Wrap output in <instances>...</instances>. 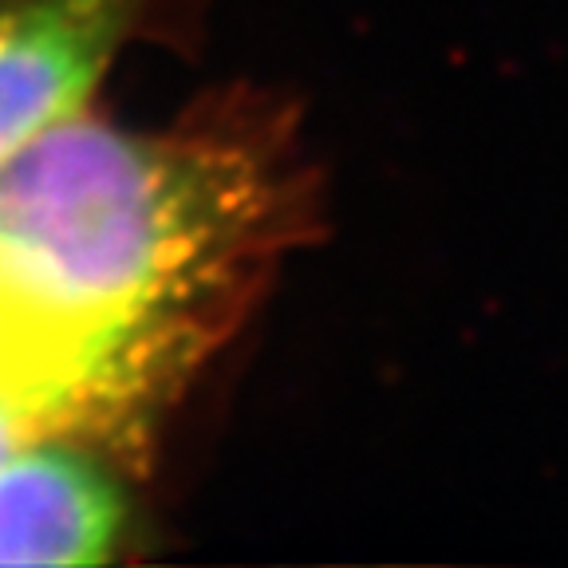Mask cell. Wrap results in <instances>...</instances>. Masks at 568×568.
Instances as JSON below:
<instances>
[{"label": "cell", "mask_w": 568, "mask_h": 568, "mask_svg": "<svg viewBox=\"0 0 568 568\" xmlns=\"http://www.w3.org/2000/svg\"><path fill=\"white\" fill-rule=\"evenodd\" d=\"M284 233L241 146L63 123L0 159V301L36 423H119L225 332Z\"/></svg>", "instance_id": "obj_1"}, {"label": "cell", "mask_w": 568, "mask_h": 568, "mask_svg": "<svg viewBox=\"0 0 568 568\" xmlns=\"http://www.w3.org/2000/svg\"><path fill=\"white\" fill-rule=\"evenodd\" d=\"M142 0H28L0 12V159L80 111Z\"/></svg>", "instance_id": "obj_2"}, {"label": "cell", "mask_w": 568, "mask_h": 568, "mask_svg": "<svg viewBox=\"0 0 568 568\" xmlns=\"http://www.w3.org/2000/svg\"><path fill=\"white\" fill-rule=\"evenodd\" d=\"M119 532V497L68 450H24L0 466V565H95Z\"/></svg>", "instance_id": "obj_3"}, {"label": "cell", "mask_w": 568, "mask_h": 568, "mask_svg": "<svg viewBox=\"0 0 568 568\" xmlns=\"http://www.w3.org/2000/svg\"><path fill=\"white\" fill-rule=\"evenodd\" d=\"M0 403L17 407L32 423V415H28V383H24V347H20L17 324H12L4 301H0Z\"/></svg>", "instance_id": "obj_4"}, {"label": "cell", "mask_w": 568, "mask_h": 568, "mask_svg": "<svg viewBox=\"0 0 568 568\" xmlns=\"http://www.w3.org/2000/svg\"><path fill=\"white\" fill-rule=\"evenodd\" d=\"M36 435V426L28 423L24 415H20L17 407H9V403H0V466L12 458V454L24 446V438Z\"/></svg>", "instance_id": "obj_5"}]
</instances>
